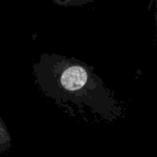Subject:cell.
Here are the masks:
<instances>
[{"instance_id":"1","label":"cell","mask_w":157,"mask_h":157,"mask_svg":"<svg viewBox=\"0 0 157 157\" xmlns=\"http://www.w3.org/2000/svg\"><path fill=\"white\" fill-rule=\"evenodd\" d=\"M40 93L74 118L91 123H112L124 117V107L94 67L75 58L42 52L32 64Z\"/></svg>"},{"instance_id":"2","label":"cell","mask_w":157,"mask_h":157,"mask_svg":"<svg viewBox=\"0 0 157 157\" xmlns=\"http://www.w3.org/2000/svg\"><path fill=\"white\" fill-rule=\"evenodd\" d=\"M12 137L11 134L0 116V154H6L12 147Z\"/></svg>"},{"instance_id":"3","label":"cell","mask_w":157,"mask_h":157,"mask_svg":"<svg viewBox=\"0 0 157 157\" xmlns=\"http://www.w3.org/2000/svg\"><path fill=\"white\" fill-rule=\"evenodd\" d=\"M52 2L62 7H78L95 2V0H52Z\"/></svg>"}]
</instances>
